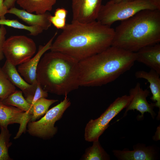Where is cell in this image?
<instances>
[{"instance_id":"obj_26","label":"cell","mask_w":160,"mask_h":160,"mask_svg":"<svg viewBox=\"0 0 160 160\" xmlns=\"http://www.w3.org/2000/svg\"><path fill=\"white\" fill-rule=\"evenodd\" d=\"M49 20L52 24L58 29H63L66 25V19L60 18L51 15L49 17Z\"/></svg>"},{"instance_id":"obj_11","label":"cell","mask_w":160,"mask_h":160,"mask_svg":"<svg viewBox=\"0 0 160 160\" xmlns=\"http://www.w3.org/2000/svg\"><path fill=\"white\" fill-rule=\"evenodd\" d=\"M150 92L147 89H143L141 87L140 83H137L134 87L131 89L129 94L132 98L126 107L123 117L126 116L129 110H136L141 114L139 119H143L145 113H149L153 119H154L156 114L153 109L155 107L154 103H149L147 97L149 95Z\"/></svg>"},{"instance_id":"obj_9","label":"cell","mask_w":160,"mask_h":160,"mask_svg":"<svg viewBox=\"0 0 160 160\" xmlns=\"http://www.w3.org/2000/svg\"><path fill=\"white\" fill-rule=\"evenodd\" d=\"M32 115L15 107L0 103V127L7 128L8 125L15 123L20 124L19 130L15 139L18 138L26 130L28 122Z\"/></svg>"},{"instance_id":"obj_8","label":"cell","mask_w":160,"mask_h":160,"mask_svg":"<svg viewBox=\"0 0 160 160\" xmlns=\"http://www.w3.org/2000/svg\"><path fill=\"white\" fill-rule=\"evenodd\" d=\"M36 50V44L34 41L24 35L10 36L6 39L3 47L6 60L15 66L32 58Z\"/></svg>"},{"instance_id":"obj_17","label":"cell","mask_w":160,"mask_h":160,"mask_svg":"<svg viewBox=\"0 0 160 160\" xmlns=\"http://www.w3.org/2000/svg\"><path fill=\"white\" fill-rule=\"evenodd\" d=\"M135 76L137 79L146 80L149 83V87L152 94L151 100L154 102L155 107L160 110V74L151 69L148 72L144 71H137Z\"/></svg>"},{"instance_id":"obj_12","label":"cell","mask_w":160,"mask_h":160,"mask_svg":"<svg viewBox=\"0 0 160 160\" xmlns=\"http://www.w3.org/2000/svg\"><path fill=\"white\" fill-rule=\"evenodd\" d=\"M133 150L124 149L113 150V155L119 160H155L159 157V149L153 145L146 146L138 143L134 145Z\"/></svg>"},{"instance_id":"obj_10","label":"cell","mask_w":160,"mask_h":160,"mask_svg":"<svg viewBox=\"0 0 160 160\" xmlns=\"http://www.w3.org/2000/svg\"><path fill=\"white\" fill-rule=\"evenodd\" d=\"M102 0H72V22L88 23L97 20Z\"/></svg>"},{"instance_id":"obj_22","label":"cell","mask_w":160,"mask_h":160,"mask_svg":"<svg viewBox=\"0 0 160 160\" xmlns=\"http://www.w3.org/2000/svg\"><path fill=\"white\" fill-rule=\"evenodd\" d=\"M7 26L15 28L25 30L30 33V35L36 36L42 33L43 30L36 26H30L23 24L16 20L0 19V25Z\"/></svg>"},{"instance_id":"obj_25","label":"cell","mask_w":160,"mask_h":160,"mask_svg":"<svg viewBox=\"0 0 160 160\" xmlns=\"http://www.w3.org/2000/svg\"><path fill=\"white\" fill-rule=\"evenodd\" d=\"M48 92L42 87L37 81V85L34 93L31 98L27 100L30 104L33 105L36 101L42 98H46L48 96Z\"/></svg>"},{"instance_id":"obj_6","label":"cell","mask_w":160,"mask_h":160,"mask_svg":"<svg viewBox=\"0 0 160 160\" xmlns=\"http://www.w3.org/2000/svg\"><path fill=\"white\" fill-rule=\"evenodd\" d=\"M59 103L48 110L45 115L38 121H29L27 131L31 135L43 139L52 137L57 131L55 123L62 117L67 109L71 105L67 95Z\"/></svg>"},{"instance_id":"obj_20","label":"cell","mask_w":160,"mask_h":160,"mask_svg":"<svg viewBox=\"0 0 160 160\" xmlns=\"http://www.w3.org/2000/svg\"><path fill=\"white\" fill-rule=\"evenodd\" d=\"M93 142L92 145L86 149L82 157L83 160H110V155L102 147L99 140Z\"/></svg>"},{"instance_id":"obj_24","label":"cell","mask_w":160,"mask_h":160,"mask_svg":"<svg viewBox=\"0 0 160 160\" xmlns=\"http://www.w3.org/2000/svg\"><path fill=\"white\" fill-rule=\"evenodd\" d=\"M16 90V87L0 67V100L5 98Z\"/></svg>"},{"instance_id":"obj_15","label":"cell","mask_w":160,"mask_h":160,"mask_svg":"<svg viewBox=\"0 0 160 160\" xmlns=\"http://www.w3.org/2000/svg\"><path fill=\"white\" fill-rule=\"evenodd\" d=\"M136 53V61L142 63L160 74V44L143 47Z\"/></svg>"},{"instance_id":"obj_30","label":"cell","mask_w":160,"mask_h":160,"mask_svg":"<svg viewBox=\"0 0 160 160\" xmlns=\"http://www.w3.org/2000/svg\"><path fill=\"white\" fill-rule=\"evenodd\" d=\"M17 0H4V5L9 9L11 8L14 7L15 4Z\"/></svg>"},{"instance_id":"obj_2","label":"cell","mask_w":160,"mask_h":160,"mask_svg":"<svg viewBox=\"0 0 160 160\" xmlns=\"http://www.w3.org/2000/svg\"><path fill=\"white\" fill-rule=\"evenodd\" d=\"M136 61L135 52L111 46L79 62L80 86H100L129 70Z\"/></svg>"},{"instance_id":"obj_7","label":"cell","mask_w":160,"mask_h":160,"mask_svg":"<svg viewBox=\"0 0 160 160\" xmlns=\"http://www.w3.org/2000/svg\"><path fill=\"white\" fill-rule=\"evenodd\" d=\"M132 98L129 94L117 97L99 117L89 121L85 128V140L90 142L99 140L100 136L108 127L111 121L126 107Z\"/></svg>"},{"instance_id":"obj_31","label":"cell","mask_w":160,"mask_h":160,"mask_svg":"<svg viewBox=\"0 0 160 160\" xmlns=\"http://www.w3.org/2000/svg\"><path fill=\"white\" fill-rule=\"evenodd\" d=\"M131 0H110L109 1L113 3H116L123 1Z\"/></svg>"},{"instance_id":"obj_13","label":"cell","mask_w":160,"mask_h":160,"mask_svg":"<svg viewBox=\"0 0 160 160\" xmlns=\"http://www.w3.org/2000/svg\"><path fill=\"white\" fill-rule=\"evenodd\" d=\"M57 34L56 32L45 44L39 45L37 53L33 57L18 65V72L28 83L33 84L37 82L36 70L39 61L44 54L50 49Z\"/></svg>"},{"instance_id":"obj_4","label":"cell","mask_w":160,"mask_h":160,"mask_svg":"<svg viewBox=\"0 0 160 160\" xmlns=\"http://www.w3.org/2000/svg\"><path fill=\"white\" fill-rule=\"evenodd\" d=\"M160 41V9H144L121 21L111 46L132 52Z\"/></svg>"},{"instance_id":"obj_21","label":"cell","mask_w":160,"mask_h":160,"mask_svg":"<svg viewBox=\"0 0 160 160\" xmlns=\"http://www.w3.org/2000/svg\"><path fill=\"white\" fill-rule=\"evenodd\" d=\"M58 101L57 100L48 99L42 98L36 101L32 105L33 113L30 121H33L45 114L49 107Z\"/></svg>"},{"instance_id":"obj_14","label":"cell","mask_w":160,"mask_h":160,"mask_svg":"<svg viewBox=\"0 0 160 160\" xmlns=\"http://www.w3.org/2000/svg\"><path fill=\"white\" fill-rule=\"evenodd\" d=\"M2 68L11 83L23 92L26 100L33 97L37 82L33 84L27 82L21 77L16 66L7 60Z\"/></svg>"},{"instance_id":"obj_5","label":"cell","mask_w":160,"mask_h":160,"mask_svg":"<svg viewBox=\"0 0 160 160\" xmlns=\"http://www.w3.org/2000/svg\"><path fill=\"white\" fill-rule=\"evenodd\" d=\"M160 9L152 0H133L116 3L108 1L102 5L97 19L102 24L111 26L115 22L122 21L144 9Z\"/></svg>"},{"instance_id":"obj_1","label":"cell","mask_w":160,"mask_h":160,"mask_svg":"<svg viewBox=\"0 0 160 160\" xmlns=\"http://www.w3.org/2000/svg\"><path fill=\"white\" fill-rule=\"evenodd\" d=\"M114 29L97 20L66 24L53 42L50 50L66 54L79 62L112 45Z\"/></svg>"},{"instance_id":"obj_27","label":"cell","mask_w":160,"mask_h":160,"mask_svg":"<svg viewBox=\"0 0 160 160\" xmlns=\"http://www.w3.org/2000/svg\"><path fill=\"white\" fill-rule=\"evenodd\" d=\"M7 33L5 26L0 25V61L4 58L3 51V46L6 40V35Z\"/></svg>"},{"instance_id":"obj_29","label":"cell","mask_w":160,"mask_h":160,"mask_svg":"<svg viewBox=\"0 0 160 160\" xmlns=\"http://www.w3.org/2000/svg\"><path fill=\"white\" fill-rule=\"evenodd\" d=\"M4 0H0V19L5 18V15L8 13V9L4 4Z\"/></svg>"},{"instance_id":"obj_19","label":"cell","mask_w":160,"mask_h":160,"mask_svg":"<svg viewBox=\"0 0 160 160\" xmlns=\"http://www.w3.org/2000/svg\"><path fill=\"white\" fill-rule=\"evenodd\" d=\"M21 90H16L5 98L0 100V103L4 105L17 108L31 115L33 114L32 105L24 98Z\"/></svg>"},{"instance_id":"obj_18","label":"cell","mask_w":160,"mask_h":160,"mask_svg":"<svg viewBox=\"0 0 160 160\" xmlns=\"http://www.w3.org/2000/svg\"><path fill=\"white\" fill-rule=\"evenodd\" d=\"M57 0H17L16 3L27 12L43 14L52 10Z\"/></svg>"},{"instance_id":"obj_16","label":"cell","mask_w":160,"mask_h":160,"mask_svg":"<svg viewBox=\"0 0 160 160\" xmlns=\"http://www.w3.org/2000/svg\"><path fill=\"white\" fill-rule=\"evenodd\" d=\"M8 13L16 16L28 25L38 27L43 31L48 30L52 25L49 20L51 14L48 12L43 14H34L13 7L8 9Z\"/></svg>"},{"instance_id":"obj_23","label":"cell","mask_w":160,"mask_h":160,"mask_svg":"<svg viewBox=\"0 0 160 160\" xmlns=\"http://www.w3.org/2000/svg\"><path fill=\"white\" fill-rule=\"evenodd\" d=\"M0 160H10L8 150L12 145L9 142L11 136L7 128L0 127Z\"/></svg>"},{"instance_id":"obj_3","label":"cell","mask_w":160,"mask_h":160,"mask_svg":"<svg viewBox=\"0 0 160 160\" xmlns=\"http://www.w3.org/2000/svg\"><path fill=\"white\" fill-rule=\"evenodd\" d=\"M36 79L48 92L67 95L80 86L79 62L61 52L45 53L38 65Z\"/></svg>"},{"instance_id":"obj_28","label":"cell","mask_w":160,"mask_h":160,"mask_svg":"<svg viewBox=\"0 0 160 160\" xmlns=\"http://www.w3.org/2000/svg\"><path fill=\"white\" fill-rule=\"evenodd\" d=\"M68 12L64 8H58L54 12L55 16L63 19H66Z\"/></svg>"}]
</instances>
